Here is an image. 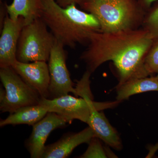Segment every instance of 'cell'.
Segmentation results:
<instances>
[{
  "label": "cell",
  "mask_w": 158,
  "mask_h": 158,
  "mask_svg": "<svg viewBox=\"0 0 158 158\" xmlns=\"http://www.w3.org/2000/svg\"><path fill=\"white\" fill-rule=\"evenodd\" d=\"M153 41L146 29L112 33L99 31L90 35L89 45L81 59L91 73L105 62H113L119 74L118 85H120L149 75L144 66V59Z\"/></svg>",
  "instance_id": "6da1fadb"
},
{
  "label": "cell",
  "mask_w": 158,
  "mask_h": 158,
  "mask_svg": "<svg viewBox=\"0 0 158 158\" xmlns=\"http://www.w3.org/2000/svg\"><path fill=\"white\" fill-rule=\"evenodd\" d=\"M150 91H158V80L156 77L131 80L116 87V100L121 102L130 97Z\"/></svg>",
  "instance_id": "5bb4252c"
},
{
  "label": "cell",
  "mask_w": 158,
  "mask_h": 158,
  "mask_svg": "<svg viewBox=\"0 0 158 158\" xmlns=\"http://www.w3.org/2000/svg\"><path fill=\"white\" fill-rule=\"evenodd\" d=\"M144 64L149 75L158 73V43L150 49L144 59Z\"/></svg>",
  "instance_id": "e0dca14e"
},
{
  "label": "cell",
  "mask_w": 158,
  "mask_h": 158,
  "mask_svg": "<svg viewBox=\"0 0 158 158\" xmlns=\"http://www.w3.org/2000/svg\"><path fill=\"white\" fill-rule=\"evenodd\" d=\"M155 77H156V78L157 79V80H158V73H157V75Z\"/></svg>",
  "instance_id": "7402d4cb"
},
{
  "label": "cell",
  "mask_w": 158,
  "mask_h": 158,
  "mask_svg": "<svg viewBox=\"0 0 158 158\" xmlns=\"http://www.w3.org/2000/svg\"><path fill=\"white\" fill-rule=\"evenodd\" d=\"M55 1L59 6L65 8L72 4H75L76 5L78 4L82 6L87 0H55Z\"/></svg>",
  "instance_id": "d6986e66"
},
{
  "label": "cell",
  "mask_w": 158,
  "mask_h": 158,
  "mask_svg": "<svg viewBox=\"0 0 158 158\" xmlns=\"http://www.w3.org/2000/svg\"><path fill=\"white\" fill-rule=\"evenodd\" d=\"M40 17L57 40L65 46L75 47L89 41L90 35L101 31L100 25L93 15L81 11L75 4L61 7L55 0H40Z\"/></svg>",
  "instance_id": "7a4b0ae2"
},
{
  "label": "cell",
  "mask_w": 158,
  "mask_h": 158,
  "mask_svg": "<svg viewBox=\"0 0 158 158\" xmlns=\"http://www.w3.org/2000/svg\"><path fill=\"white\" fill-rule=\"evenodd\" d=\"M48 111L40 104L27 106L19 109L10 114L8 117L0 121L1 127L7 125L27 124L32 126L41 120Z\"/></svg>",
  "instance_id": "4fadbf2b"
},
{
  "label": "cell",
  "mask_w": 158,
  "mask_h": 158,
  "mask_svg": "<svg viewBox=\"0 0 158 158\" xmlns=\"http://www.w3.org/2000/svg\"><path fill=\"white\" fill-rule=\"evenodd\" d=\"M64 47L62 43L56 39L51 50L48 61L50 77L49 99L60 97L69 93L78 97L66 65L67 55Z\"/></svg>",
  "instance_id": "8992f818"
},
{
  "label": "cell",
  "mask_w": 158,
  "mask_h": 158,
  "mask_svg": "<svg viewBox=\"0 0 158 158\" xmlns=\"http://www.w3.org/2000/svg\"><path fill=\"white\" fill-rule=\"evenodd\" d=\"M119 103L117 100L108 102L94 101L91 105L90 115L87 123L93 130L95 137L104 142L108 146L117 150L122 148L121 139L104 114L100 111L114 107Z\"/></svg>",
  "instance_id": "9c48e42d"
},
{
  "label": "cell",
  "mask_w": 158,
  "mask_h": 158,
  "mask_svg": "<svg viewBox=\"0 0 158 158\" xmlns=\"http://www.w3.org/2000/svg\"><path fill=\"white\" fill-rule=\"evenodd\" d=\"M158 148V143L157 144H156V145L155 146V148H154L153 149V151L152 152H153L154 151V150H156L157 148Z\"/></svg>",
  "instance_id": "44dd1931"
},
{
  "label": "cell",
  "mask_w": 158,
  "mask_h": 158,
  "mask_svg": "<svg viewBox=\"0 0 158 158\" xmlns=\"http://www.w3.org/2000/svg\"><path fill=\"white\" fill-rule=\"evenodd\" d=\"M0 110L14 113L20 108L39 104L41 97L28 85L11 66L0 68Z\"/></svg>",
  "instance_id": "5b68a950"
},
{
  "label": "cell",
  "mask_w": 158,
  "mask_h": 158,
  "mask_svg": "<svg viewBox=\"0 0 158 158\" xmlns=\"http://www.w3.org/2000/svg\"><path fill=\"white\" fill-rule=\"evenodd\" d=\"M68 94L53 99L41 98L39 104L48 112L57 113L71 122L77 119L87 123L94 102L93 97L85 95L80 98Z\"/></svg>",
  "instance_id": "52a82bcc"
},
{
  "label": "cell",
  "mask_w": 158,
  "mask_h": 158,
  "mask_svg": "<svg viewBox=\"0 0 158 158\" xmlns=\"http://www.w3.org/2000/svg\"><path fill=\"white\" fill-rule=\"evenodd\" d=\"M11 67L28 85L39 94L41 98L49 99L50 77L48 64L46 62L25 63L16 60Z\"/></svg>",
  "instance_id": "30bf717a"
},
{
  "label": "cell",
  "mask_w": 158,
  "mask_h": 158,
  "mask_svg": "<svg viewBox=\"0 0 158 158\" xmlns=\"http://www.w3.org/2000/svg\"><path fill=\"white\" fill-rule=\"evenodd\" d=\"M100 139L96 137H93L88 143L89 146L83 154L79 157L81 158H107V151L100 141Z\"/></svg>",
  "instance_id": "2e32d148"
},
{
  "label": "cell",
  "mask_w": 158,
  "mask_h": 158,
  "mask_svg": "<svg viewBox=\"0 0 158 158\" xmlns=\"http://www.w3.org/2000/svg\"><path fill=\"white\" fill-rule=\"evenodd\" d=\"M143 4L146 6H150L153 2L157 0H141Z\"/></svg>",
  "instance_id": "ffe728a7"
},
{
  "label": "cell",
  "mask_w": 158,
  "mask_h": 158,
  "mask_svg": "<svg viewBox=\"0 0 158 158\" xmlns=\"http://www.w3.org/2000/svg\"><path fill=\"white\" fill-rule=\"evenodd\" d=\"M147 30L154 40L158 38V7L151 13L146 21Z\"/></svg>",
  "instance_id": "ac0fdd59"
},
{
  "label": "cell",
  "mask_w": 158,
  "mask_h": 158,
  "mask_svg": "<svg viewBox=\"0 0 158 158\" xmlns=\"http://www.w3.org/2000/svg\"><path fill=\"white\" fill-rule=\"evenodd\" d=\"M71 122L53 112H48L44 118L33 126L31 135L25 145L32 158H41L46 141L54 130L62 128Z\"/></svg>",
  "instance_id": "ba28073f"
},
{
  "label": "cell",
  "mask_w": 158,
  "mask_h": 158,
  "mask_svg": "<svg viewBox=\"0 0 158 158\" xmlns=\"http://www.w3.org/2000/svg\"><path fill=\"white\" fill-rule=\"evenodd\" d=\"M82 7L96 18L104 33L133 29L140 16L132 0H87Z\"/></svg>",
  "instance_id": "3957f363"
},
{
  "label": "cell",
  "mask_w": 158,
  "mask_h": 158,
  "mask_svg": "<svg viewBox=\"0 0 158 158\" xmlns=\"http://www.w3.org/2000/svg\"><path fill=\"white\" fill-rule=\"evenodd\" d=\"M95 137L90 127L78 133L65 134L58 141L45 146L41 158L68 157L73 150L80 144L89 143Z\"/></svg>",
  "instance_id": "7c38bea8"
},
{
  "label": "cell",
  "mask_w": 158,
  "mask_h": 158,
  "mask_svg": "<svg viewBox=\"0 0 158 158\" xmlns=\"http://www.w3.org/2000/svg\"><path fill=\"white\" fill-rule=\"evenodd\" d=\"M40 17L24 26L21 32L16 59L22 62H48L55 38Z\"/></svg>",
  "instance_id": "277c9868"
},
{
  "label": "cell",
  "mask_w": 158,
  "mask_h": 158,
  "mask_svg": "<svg viewBox=\"0 0 158 158\" xmlns=\"http://www.w3.org/2000/svg\"><path fill=\"white\" fill-rule=\"evenodd\" d=\"M25 24L23 17L13 20L8 15L1 31L0 68L11 66L16 62L19 40Z\"/></svg>",
  "instance_id": "8fae6325"
},
{
  "label": "cell",
  "mask_w": 158,
  "mask_h": 158,
  "mask_svg": "<svg viewBox=\"0 0 158 158\" xmlns=\"http://www.w3.org/2000/svg\"><path fill=\"white\" fill-rule=\"evenodd\" d=\"M6 6L10 18L17 20L19 17H23L25 25L30 23L40 16V0H13L11 4L6 5Z\"/></svg>",
  "instance_id": "9a60e30c"
}]
</instances>
